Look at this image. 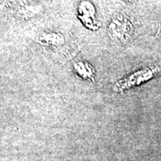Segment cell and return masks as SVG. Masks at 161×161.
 <instances>
[{
	"label": "cell",
	"instance_id": "obj_6",
	"mask_svg": "<svg viewBox=\"0 0 161 161\" xmlns=\"http://www.w3.org/2000/svg\"><path fill=\"white\" fill-rule=\"evenodd\" d=\"M39 6L35 5H30V4H22L19 6V11L18 12L20 14L25 15V17H31V15L35 14L38 12Z\"/></svg>",
	"mask_w": 161,
	"mask_h": 161
},
{
	"label": "cell",
	"instance_id": "obj_4",
	"mask_svg": "<svg viewBox=\"0 0 161 161\" xmlns=\"http://www.w3.org/2000/svg\"><path fill=\"white\" fill-rule=\"evenodd\" d=\"M74 67L80 76L85 78H90L93 80V71L92 70L91 66L88 64V63L78 62L74 65Z\"/></svg>",
	"mask_w": 161,
	"mask_h": 161
},
{
	"label": "cell",
	"instance_id": "obj_5",
	"mask_svg": "<svg viewBox=\"0 0 161 161\" xmlns=\"http://www.w3.org/2000/svg\"><path fill=\"white\" fill-rule=\"evenodd\" d=\"M40 41L43 42L46 44H51V45H61L64 43V37L60 35H43L40 38Z\"/></svg>",
	"mask_w": 161,
	"mask_h": 161
},
{
	"label": "cell",
	"instance_id": "obj_2",
	"mask_svg": "<svg viewBox=\"0 0 161 161\" xmlns=\"http://www.w3.org/2000/svg\"><path fill=\"white\" fill-rule=\"evenodd\" d=\"M78 15L80 19L86 27L91 29H97L100 24L96 21V9L89 1H83L78 6Z\"/></svg>",
	"mask_w": 161,
	"mask_h": 161
},
{
	"label": "cell",
	"instance_id": "obj_1",
	"mask_svg": "<svg viewBox=\"0 0 161 161\" xmlns=\"http://www.w3.org/2000/svg\"><path fill=\"white\" fill-rule=\"evenodd\" d=\"M134 31V23L130 17L125 14L116 16L109 25L110 36L124 43L129 40Z\"/></svg>",
	"mask_w": 161,
	"mask_h": 161
},
{
	"label": "cell",
	"instance_id": "obj_7",
	"mask_svg": "<svg viewBox=\"0 0 161 161\" xmlns=\"http://www.w3.org/2000/svg\"><path fill=\"white\" fill-rule=\"evenodd\" d=\"M125 1L129 2V3H134V2H135L136 0H125Z\"/></svg>",
	"mask_w": 161,
	"mask_h": 161
},
{
	"label": "cell",
	"instance_id": "obj_3",
	"mask_svg": "<svg viewBox=\"0 0 161 161\" xmlns=\"http://www.w3.org/2000/svg\"><path fill=\"white\" fill-rule=\"evenodd\" d=\"M157 71H158V68H152V69H147L135 72L129 77L125 78L124 80H119V82L116 84L115 89L116 90H122L126 88H129L131 86L140 84L141 82L152 78Z\"/></svg>",
	"mask_w": 161,
	"mask_h": 161
}]
</instances>
